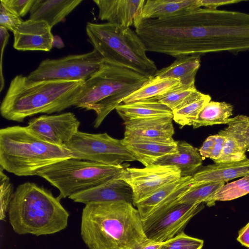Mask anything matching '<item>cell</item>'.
<instances>
[{
    "mask_svg": "<svg viewBox=\"0 0 249 249\" xmlns=\"http://www.w3.org/2000/svg\"><path fill=\"white\" fill-rule=\"evenodd\" d=\"M215 135V143L209 158L213 161L220 158L222 155L226 138L223 135L217 134Z\"/></svg>",
    "mask_w": 249,
    "mask_h": 249,
    "instance_id": "obj_37",
    "label": "cell"
},
{
    "mask_svg": "<svg viewBox=\"0 0 249 249\" xmlns=\"http://www.w3.org/2000/svg\"><path fill=\"white\" fill-rule=\"evenodd\" d=\"M80 122L71 112L43 115L31 119L27 127L44 141L64 146L78 131Z\"/></svg>",
    "mask_w": 249,
    "mask_h": 249,
    "instance_id": "obj_12",
    "label": "cell"
},
{
    "mask_svg": "<svg viewBox=\"0 0 249 249\" xmlns=\"http://www.w3.org/2000/svg\"><path fill=\"white\" fill-rule=\"evenodd\" d=\"M233 106L225 102L210 101L200 112L193 124L194 128L219 124H228L232 115Z\"/></svg>",
    "mask_w": 249,
    "mask_h": 249,
    "instance_id": "obj_27",
    "label": "cell"
},
{
    "mask_svg": "<svg viewBox=\"0 0 249 249\" xmlns=\"http://www.w3.org/2000/svg\"><path fill=\"white\" fill-rule=\"evenodd\" d=\"M104 61L93 49L85 53L44 60L27 77L33 81H85L99 71Z\"/></svg>",
    "mask_w": 249,
    "mask_h": 249,
    "instance_id": "obj_9",
    "label": "cell"
},
{
    "mask_svg": "<svg viewBox=\"0 0 249 249\" xmlns=\"http://www.w3.org/2000/svg\"><path fill=\"white\" fill-rule=\"evenodd\" d=\"M52 28L45 21L29 19L13 33V47L18 51L49 52L53 47Z\"/></svg>",
    "mask_w": 249,
    "mask_h": 249,
    "instance_id": "obj_14",
    "label": "cell"
},
{
    "mask_svg": "<svg viewBox=\"0 0 249 249\" xmlns=\"http://www.w3.org/2000/svg\"><path fill=\"white\" fill-rule=\"evenodd\" d=\"M204 241L190 236L184 231L162 243L160 249H202Z\"/></svg>",
    "mask_w": 249,
    "mask_h": 249,
    "instance_id": "obj_32",
    "label": "cell"
},
{
    "mask_svg": "<svg viewBox=\"0 0 249 249\" xmlns=\"http://www.w3.org/2000/svg\"><path fill=\"white\" fill-rule=\"evenodd\" d=\"M35 0H0V3L18 16H25L29 12Z\"/></svg>",
    "mask_w": 249,
    "mask_h": 249,
    "instance_id": "obj_35",
    "label": "cell"
},
{
    "mask_svg": "<svg viewBox=\"0 0 249 249\" xmlns=\"http://www.w3.org/2000/svg\"><path fill=\"white\" fill-rule=\"evenodd\" d=\"M120 176L98 186L75 193L69 198L75 202L85 205L116 201L133 204L132 189L119 178Z\"/></svg>",
    "mask_w": 249,
    "mask_h": 249,
    "instance_id": "obj_15",
    "label": "cell"
},
{
    "mask_svg": "<svg viewBox=\"0 0 249 249\" xmlns=\"http://www.w3.org/2000/svg\"><path fill=\"white\" fill-rule=\"evenodd\" d=\"M129 166H111L75 158L66 159L45 167L37 176L59 191L60 200L78 192L100 185L120 175Z\"/></svg>",
    "mask_w": 249,
    "mask_h": 249,
    "instance_id": "obj_7",
    "label": "cell"
},
{
    "mask_svg": "<svg viewBox=\"0 0 249 249\" xmlns=\"http://www.w3.org/2000/svg\"><path fill=\"white\" fill-rule=\"evenodd\" d=\"M149 78L122 65L104 60L101 68L84 81L74 106L93 110L98 128L106 117Z\"/></svg>",
    "mask_w": 249,
    "mask_h": 249,
    "instance_id": "obj_5",
    "label": "cell"
},
{
    "mask_svg": "<svg viewBox=\"0 0 249 249\" xmlns=\"http://www.w3.org/2000/svg\"><path fill=\"white\" fill-rule=\"evenodd\" d=\"M88 40L105 61L113 62L149 78L158 70L146 55L144 44L135 31L108 22H88Z\"/></svg>",
    "mask_w": 249,
    "mask_h": 249,
    "instance_id": "obj_6",
    "label": "cell"
},
{
    "mask_svg": "<svg viewBox=\"0 0 249 249\" xmlns=\"http://www.w3.org/2000/svg\"><path fill=\"white\" fill-rule=\"evenodd\" d=\"M53 47L59 49L64 47V44L62 38L56 35L53 36Z\"/></svg>",
    "mask_w": 249,
    "mask_h": 249,
    "instance_id": "obj_42",
    "label": "cell"
},
{
    "mask_svg": "<svg viewBox=\"0 0 249 249\" xmlns=\"http://www.w3.org/2000/svg\"><path fill=\"white\" fill-rule=\"evenodd\" d=\"M178 152L158 159L153 164L177 167L181 177L193 176L201 166L203 157L199 150L185 142L177 141Z\"/></svg>",
    "mask_w": 249,
    "mask_h": 249,
    "instance_id": "obj_22",
    "label": "cell"
},
{
    "mask_svg": "<svg viewBox=\"0 0 249 249\" xmlns=\"http://www.w3.org/2000/svg\"><path fill=\"white\" fill-rule=\"evenodd\" d=\"M101 20L130 27L140 17L145 0H93Z\"/></svg>",
    "mask_w": 249,
    "mask_h": 249,
    "instance_id": "obj_18",
    "label": "cell"
},
{
    "mask_svg": "<svg viewBox=\"0 0 249 249\" xmlns=\"http://www.w3.org/2000/svg\"><path fill=\"white\" fill-rule=\"evenodd\" d=\"M72 158L111 166L136 160L122 140L107 133L93 134L78 131L64 146Z\"/></svg>",
    "mask_w": 249,
    "mask_h": 249,
    "instance_id": "obj_8",
    "label": "cell"
},
{
    "mask_svg": "<svg viewBox=\"0 0 249 249\" xmlns=\"http://www.w3.org/2000/svg\"><path fill=\"white\" fill-rule=\"evenodd\" d=\"M182 87L180 80L174 78H150L139 89L125 97L122 103H130L148 99H155Z\"/></svg>",
    "mask_w": 249,
    "mask_h": 249,
    "instance_id": "obj_26",
    "label": "cell"
},
{
    "mask_svg": "<svg viewBox=\"0 0 249 249\" xmlns=\"http://www.w3.org/2000/svg\"><path fill=\"white\" fill-rule=\"evenodd\" d=\"M225 182L192 183L189 189L178 199V203L208 204L216 192Z\"/></svg>",
    "mask_w": 249,
    "mask_h": 249,
    "instance_id": "obj_29",
    "label": "cell"
},
{
    "mask_svg": "<svg viewBox=\"0 0 249 249\" xmlns=\"http://www.w3.org/2000/svg\"><path fill=\"white\" fill-rule=\"evenodd\" d=\"M8 214L10 224L16 233L37 236L52 234L64 230L70 216L60 200L50 190L30 182L17 187Z\"/></svg>",
    "mask_w": 249,
    "mask_h": 249,
    "instance_id": "obj_3",
    "label": "cell"
},
{
    "mask_svg": "<svg viewBox=\"0 0 249 249\" xmlns=\"http://www.w3.org/2000/svg\"><path fill=\"white\" fill-rule=\"evenodd\" d=\"M115 110L124 122L156 117H173L170 108L154 99L121 104Z\"/></svg>",
    "mask_w": 249,
    "mask_h": 249,
    "instance_id": "obj_24",
    "label": "cell"
},
{
    "mask_svg": "<svg viewBox=\"0 0 249 249\" xmlns=\"http://www.w3.org/2000/svg\"><path fill=\"white\" fill-rule=\"evenodd\" d=\"M245 0H199L201 7L211 9H216V8L224 5L235 4Z\"/></svg>",
    "mask_w": 249,
    "mask_h": 249,
    "instance_id": "obj_38",
    "label": "cell"
},
{
    "mask_svg": "<svg viewBox=\"0 0 249 249\" xmlns=\"http://www.w3.org/2000/svg\"><path fill=\"white\" fill-rule=\"evenodd\" d=\"M23 21L21 18L7 9L0 3V26L14 33Z\"/></svg>",
    "mask_w": 249,
    "mask_h": 249,
    "instance_id": "obj_34",
    "label": "cell"
},
{
    "mask_svg": "<svg viewBox=\"0 0 249 249\" xmlns=\"http://www.w3.org/2000/svg\"><path fill=\"white\" fill-rule=\"evenodd\" d=\"M246 140L247 143L249 147V121L246 130Z\"/></svg>",
    "mask_w": 249,
    "mask_h": 249,
    "instance_id": "obj_43",
    "label": "cell"
},
{
    "mask_svg": "<svg viewBox=\"0 0 249 249\" xmlns=\"http://www.w3.org/2000/svg\"><path fill=\"white\" fill-rule=\"evenodd\" d=\"M201 7L199 0H147L140 18L163 19Z\"/></svg>",
    "mask_w": 249,
    "mask_h": 249,
    "instance_id": "obj_23",
    "label": "cell"
},
{
    "mask_svg": "<svg viewBox=\"0 0 249 249\" xmlns=\"http://www.w3.org/2000/svg\"><path fill=\"white\" fill-rule=\"evenodd\" d=\"M204 208L203 203H177L142 221L148 239L164 242L180 232L190 220Z\"/></svg>",
    "mask_w": 249,
    "mask_h": 249,
    "instance_id": "obj_10",
    "label": "cell"
},
{
    "mask_svg": "<svg viewBox=\"0 0 249 249\" xmlns=\"http://www.w3.org/2000/svg\"><path fill=\"white\" fill-rule=\"evenodd\" d=\"M80 233L89 249H135L148 240L138 210L125 201L86 204Z\"/></svg>",
    "mask_w": 249,
    "mask_h": 249,
    "instance_id": "obj_1",
    "label": "cell"
},
{
    "mask_svg": "<svg viewBox=\"0 0 249 249\" xmlns=\"http://www.w3.org/2000/svg\"><path fill=\"white\" fill-rule=\"evenodd\" d=\"M122 142L136 160L145 166L154 163L160 157L178 152L175 141L166 142L124 138Z\"/></svg>",
    "mask_w": 249,
    "mask_h": 249,
    "instance_id": "obj_20",
    "label": "cell"
},
{
    "mask_svg": "<svg viewBox=\"0 0 249 249\" xmlns=\"http://www.w3.org/2000/svg\"><path fill=\"white\" fill-rule=\"evenodd\" d=\"M249 175V159L236 162H217L204 166L192 176V183L227 182Z\"/></svg>",
    "mask_w": 249,
    "mask_h": 249,
    "instance_id": "obj_19",
    "label": "cell"
},
{
    "mask_svg": "<svg viewBox=\"0 0 249 249\" xmlns=\"http://www.w3.org/2000/svg\"><path fill=\"white\" fill-rule=\"evenodd\" d=\"M249 193V175H247L237 180L223 185L216 192L206 205L212 207L216 201L233 200Z\"/></svg>",
    "mask_w": 249,
    "mask_h": 249,
    "instance_id": "obj_30",
    "label": "cell"
},
{
    "mask_svg": "<svg viewBox=\"0 0 249 249\" xmlns=\"http://www.w3.org/2000/svg\"><path fill=\"white\" fill-rule=\"evenodd\" d=\"M204 94L197 90L195 86H184L154 99L173 111L199 99Z\"/></svg>",
    "mask_w": 249,
    "mask_h": 249,
    "instance_id": "obj_28",
    "label": "cell"
},
{
    "mask_svg": "<svg viewBox=\"0 0 249 249\" xmlns=\"http://www.w3.org/2000/svg\"><path fill=\"white\" fill-rule=\"evenodd\" d=\"M249 121V117L238 115L231 118L228 126L218 132L226 141L221 156L214 163L236 162L247 158L246 153L249 147L245 135Z\"/></svg>",
    "mask_w": 249,
    "mask_h": 249,
    "instance_id": "obj_17",
    "label": "cell"
},
{
    "mask_svg": "<svg viewBox=\"0 0 249 249\" xmlns=\"http://www.w3.org/2000/svg\"><path fill=\"white\" fill-rule=\"evenodd\" d=\"M13 186L9 177L0 167V219L5 220L14 194Z\"/></svg>",
    "mask_w": 249,
    "mask_h": 249,
    "instance_id": "obj_33",
    "label": "cell"
},
{
    "mask_svg": "<svg viewBox=\"0 0 249 249\" xmlns=\"http://www.w3.org/2000/svg\"><path fill=\"white\" fill-rule=\"evenodd\" d=\"M173 117L161 116L134 120L124 123V138L173 142Z\"/></svg>",
    "mask_w": 249,
    "mask_h": 249,
    "instance_id": "obj_16",
    "label": "cell"
},
{
    "mask_svg": "<svg viewBox=\"0 0 249 249\" xmlns=\"http://www.w3.org/2000/svg\"><path fill=\"white\" fill-rule=\"evenodd\" d=\"M211 100L209 95L204 94L199 99L172 111L173 120L181 127L192 125L200 112Z\"/></svg>",
    "mask_w": 249,
    "mask_h": 249,
    "instance_id": "obj_31",
    "label": "cell"
},
{
    "mask_svg": "<svg viewBox=\"0 0 249 249\" xmlns=\"http://www.w3.org/2000/svg\"><path fill=\"white\" fill-rule=\"evenodd\" d=\"M192 183V176L181 177L165 185L137 202L135 206L142 220L178 203V198L189 189Z\"/></svg>",
    "mask_w": 249,
    "mask_h": 249,
    "instance_id": "obj_13",
    "label": "cell"
},
{
    "mask_svg": "<svg viewBox=\"0 0 249 249\" xmlns=\"http://www.w3.org/2000/svg\"><path fill=\"white\" fill-rule=\"evenodd\" d=\"M71 158L65 146L44 141L27 126L0 130V167L15 175L37 176L45 167Z\"/></svg>",
    "mask_w": 249,
    "mask_h": 249,
    "instance_id": "obj_4",
    "label": "cell"
},
{
    "mask_svg": "<svg viewBox=\"0 0 249 249\" xmlns=\"http://www.w3.org/2000/svg\"><path fill=\"white\" fill-rule=\"evenodd\" d=\"M236 240L242 246L249 248V222L239 230Z\"/></svg>",
    "mask_w": 249,
    "mask_h": 249,
    "instance_id": "obj_40",
    "label": "cell"
},
{
    "mask_svg": "<svg viewBox=\"0 0 249 249\" xmlns=\"http://www.w3.org/2000/svg\"><path fill=\"white\" fill-rule=\"evenodd\" d=\"M214 143V135L208 137L204 141L201 147L198 149L200 154L203 157L209 158Z\"/></svg>",
    "mask_w": 249,
    "mask_h": 249,
    "instance_id": "obj_39",
    "label": "cell"
},
{
    "mask_svg": "<svg viewBox=\"0 0 249 249\" xmlns=\"http://www.w3.org/2000/svg\"><path fill=\"white\" fill-rule=\"evenodd\" d=\"M200 66V56H185L178 58L169 66L157 70L154 76L179 79L185 87L195 86V78Z\"/></svg>",
    "mask_w": 249,
    "mask_h": 249,
    "instance_id": "obj_25",
    "label": "cell"
},
{
    "mask_svg": "<svg viewBox=\"0 0 249 249\" xmlns=\"http://www.w3.org/2000/svg\"><path fill=\"white\" fill-rule=\"evenodd\" d=\"M9 34L8 30L5 28L0 26V91L1 92L4 85V79L2 73V56L5 46L8 43Z\"/></svg>",
    "mask_w": 249,
    "mask_h": 249,
    "instance_id": "obj_36",
    "label": "cell"
},
{
    "mask_svg": "<svg viewBox=\"0 0 249 249\" xmlns=\"http://www.w3.org/2000/svg\"><path fill=\"white\" fill-rule=\"evenodd\" d=\"M163 242H158L150 240L142 243L135 249H160Z\"/></svg>",
    "mask_w": 249,
    "mask_h": 249,
    "instance_id": "obj_41",
    "label": "cell"
},
{
    "mask_svg": "<svg viewBox=\"0 0 249 249\" xmlns=\"http://www.w3.org/2000/svg\"><path fill=\"white\" fill-rule=\"evenodd\" d=\"M84 81H33L18 75L11 81L1 103L2 117L22 122L39 113L47 114L74 106Z\"/></svg>",
    "mask_w": 249,
    "mask_h": 249,
    "instance_id": "obj_2",
    "label": "cell"
},
{
    "mask_svg": "<svg viewBox=\"0 0 249 249\" xmlns=\"http://www.w3.org/2000/svg\"><path fill=\"white\" fill-rule=\"evenodd\" d=\"M131 188L134 206L165 185L181 178L175 166L150 164L143 168L124 169L119 177Z\"/></svg>",
    "mask_w": 249,
    "mask_h": 249,
    "instance_id": "obj_11",
    "label": "cell"
},
{
    "mask_svg": "<svg viewBox=\"0 0 249 249\" xmlns=\"http://www.w3.org/2000/svg\"><path fill=\"white\" fill-rule=\"evenodd\" d=\"M82 0H35L29 19L44 21L52 28L62 21Z\"/></svg>",
    "mask_w": 249,
    "mask_h": 249,
    "instance_id": "obj_21",
    "label": "cell"
}]
</instances>
